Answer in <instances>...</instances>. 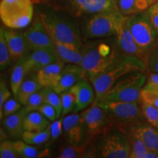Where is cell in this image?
<instances>
[{"instance_id": "35", "label": "cell", "mask_w": 158, "mask_h": 158, "mask_svg": "<svg viewBox=\"0 0 158 158\" xmlns=\"http://www.w3.org/2000/svg\"><path fill=\"white\" fill-rule=\"evenodd\" d=\"M44 102V94H43L42 89H41L40 90L35 92L29 97L24 105V107L27 110V111L31 112L33 110H37L40 108V106Z\"/></svg>"}, {"instance_id": "40", "label": "cell", "mask_w": 158, "mask_h": 158, "mask_svg": "<svg viewBox=\"0 0 158 158\" xmlns=\"http://www.w3.org/2000/svg\"><path fill=\"white\" fill-rule=\"evenodd\" d=\"M147 68L150 72L158 73V44L150 52L147 61Z\"/></svg>"}, {"instance_id": "29", "label": "cell", "mask_w": 158, "mask_h": 158, "mask_svg": "<svg viewBox=\"0 0 158 158\" xmlns=\"http://www.w3.org/2000/svg\"><path fill=\"white\" fill-rule=\"evenodd\" d=\"M127 135V138H129L130 143V158H146L149 149L147 146L144 144L143 141L140 138L136 137L135 135H133L132 133L127 131V133H124Z\"/></svg>"}, {"instance_id": "33", "label": "cell", "mask_w": 158, "mask_h": 158, "mask_svg": "<svg viewBox=\"0 0 158 158\" xmlns=\"http://www.w3.org/2000/svg\"><path fill=\"white\" fill-rule=\"evenodd\" d=\"M144 119L149 124L158 129V108L146 102H139Z\"/></svg>"}, {"instance_id": "5", "label": "cell", "mask_w": 158, "mask_h": 158, "mask_svg": "<svg viewBox=\"0 0 158 158\" xmlns=\"http://www.w3.org/2000/svg\"><path fill=\"white\" fill-rule=\"evenodd\" d=\"M127 19L120 10L102 12L94 14L84 27V35L86 39L103 38L116 35L122 23Z\"/></svg>"}, {"instance_id": "46", "label": "cell", "mask_w": 158, "mask_h": 158, "mask_svg": "<svg viewBox=\"0 0 158 158\" xmlns=\"http://www.w3.org/2000/svg\"><path fill=\"white\" fill-rule=\"evenodd\" d=\"M155 1V2H158V0H154Z\"/></svg>"}, {"instance_id": "45", "label": "cell", "mask_w": 158, "mask_h": 158, "mask_svg": "<svg viewBox=\"0 0 158 158\" xmlns=\"http://www.w3.org/2000/svg\"><path fill=\"white\" fill-rule=\"evenodd\" d=\"M7 136H8V134H7L6 130L4 129V127L2 126L1 128H0V140L1 141H5L7 139Z\"/></svg>"}, {"instance_id": "38", "label": "cell", "mask_w": 158, "mask_h": 158, "mask_svg": "<svg viewBox=\"0 0 158 158\" xmlns=\"http://www.w3.org/2000/svg\"><path fill=\"white\" fill-rule=\"evenodd\" d=\"M139 102H146L158 108V92L143 89L140 95Z\"/></svg>"}, {"instance_id": "36", "label": "cell", "mask_w": 158, "mask_h": 158, "mask_svg": "<svg viewBox=\"0 0 158 158\" xmlns=\"http://www.w3.org/2000/svg\"><path fill=\"white\" fill-rule=\"evenodd\" d=\"M22 104L15 99L10 98L4 103L2 108L0 109V118L2 119L3 117L11 115L15 113L21 108Z\"/></svg>"}, {"instance_id": "37", "label": "cell", "mask_w": 158, "mask_h": 158, "mask_svg": "<svg viewBox=\"0 0 158 158\" xmlns=\"http://www.w3.org/2000/svg\"><path fill=\"white\" fill-rule=\"evenodd\" d=\"M0 157L1 158H18L21 157L13 146V141H1L0 143Z\"/></svg>"}, {"instance_id": "25", "label": "cell", "mask_w": 158, "mask_h": 158, "mask_svg": "<svg viewBox=\"0 0 158 158\" xmlns=\"http://www.w3.org/2000/svg\"><path fill=\"white\" fill-rule=\"evenodd\" d=\"M50 122V120L38 110H33L25 116L23 121V128L26 131H42L48 127Z\"/></svg>"}, {"instance_id": "20", "label": "cell", "mask_w": 158, "mask_h": 158, "mask_svg": "<svg viewBox=\"0 0 158 158\" xmlns=\"http://www.w3.org/2000/svg\"><path fill=\"white\" fill-rule=\"evenodd\" d=\"M65 63L59 60L47 65L37 72V76L43 87L54 88L60 79Z\"/></svg>"}, {"instance_id": "43", "label": "cell", "mask_w": 158, "mask_h": 158, "mask_svg": "<svg viewBox=\"0 0 158 158\" xmlns=\"http://www.w3.org/2000/svg\"><path fill=\"white\" fill-rule=\"evenodd\" d=\"M143 89L158 92V73H152L147 75V78Z\"/></svg>"}, {"instance_id": "17", "label": "cell", "mask_w": 158, "mask_h": 158, "mask_svg": "<svg viewBox=\"0 0 158 158\" xmlns=\"http://www.w3.org/2000/svg\"><path fill=\"white\" fill-rule=\"evenodd\" d=\"M76 98V108L75 113H78L87 108L95 100V91L93 85H91L87 80H82L70 89Z\"/></svg>"}, {"instance_id": "41", "label": "cell", "mask_w": 158, "mask_h": 158, "mask_svg": "<svg viewBox=\"0 0 158 158\" xmlns=\"http://www.w3.org/2000/svg\"><path fill=\"white\" fill-rule=\"evenodd\" d=\"M49 127H50L51 140L55 141L64 132V130H63L62 118L55 120V121L52 122V123L49 124Z\"/></svg>"}, {"instance_id": "27", "label": "cell", "mask_w": 158, "mask_h": 158, "mask_svg": "<svg viewBox=\"0 0 158 158\" xmlns=\"http://www.w3.org/2000/svg\"><path fill=\"white\" fill-rule=\"evenodd\" d=\"M13 143L21 157L37 158L46 157L49 155L48 149L40 150L37 147H34V145H31L23 141H13Z\"/></svg>"}, {"instance_id": "16", "label": "cell", "mask_w": 158, "mask_h": 158, "mask_svg": "<svg viewBox=\"0 0 158 158\" xmlns=\"http://www.w3.org/2000/svg\"><path fill=\"white\" fill-rule=\"evenodd\" d=\"M63 130L70 144H79L86 134L81 114L73 113L62 118Z\"/></svg>"}, {"instance_id": "31", "label": "cell", "mask_w": 158, "mask_h": 158, "mask_svg": "<svg viewBox=\"0 0 158 158\" xmlns=\"http://www.w3.org/2000/svg\"><path fill=\"white\" fill-rule=\"evenodd\" d=\"M86 155V148L79 144H71L62 147L59 150V158H80L84 157Z\"/></svg>"}, {"instance_id": "8", "label": "cell", "mask_w": 158, "mask_h": 158, "mask_svg": "<svg viewBox=\"0 0 158 158\" xmlns=\"http://www.w3.org/2000/svg\"><path fill=\"white\" fill-rule=\"evenodd\" d=\"M127 23L136 43L149 56L158 44V35L146 11L128 15Z\"/></svg>"}, {"instance_id": "24", "label": "cell", "mask_w": 158, "mask_h": 158, "mask_svg": "<svg viewBox=\"0 0 158 158\" xmlns=\"http://www.w3.org/2000/svg\"><path fill=\"white\" fill-rule=\"evenodd\" d=\"M28 73H29V71L27 62V56H25L18 60L11 73L10 84L11 91L14 96L17 94L23 79Z\"/></svg>"}, {"instance_id": "26", "label": "cell", "mask_w": 158, "mask_h": 158, "mask_svg": "<svg viewBox=\"0 0 158 158\" xmlns=\"http://www.w3.org/2000/svg\"><path fill=\"white\" fill-rule=\"evenodd\" d=\"M154 3V0H118V7L122 14L128 16L145 12Z\"/></svg>"}, {"instance_id": "10", "label": "cell", "mask_w": 158, "mask_h": 158, "mask_svg": "<svg viewBox=\"0 0 158 158\" xmlns=\"http://www.w3.org/2000/svg\"><path fill=\"white\" fill-rule=\"evenodd\" d=\"M86 135L89 138H94L109 129L111 121L105 110L98 104L92 103L90 107L81 113Z\"/></svg>"}, {"instance_id": "42", "label": "cell", "mask_w": 158, "mask_h": 158, "mask_svg": "<svg viewBox=\"0 0 158 158\" xmlns=\"http://www.w3.org/2000/svg\"><path fill=\"white\" fill-rule=\"evenodd\" d=\"M146 13L158 35V2L154 3L149 9L146 10Z\"/></svg>"}, {"instance_id": "30", "label": "cell", "mask_w": 158, "mask_h": 158, "mask_svg": "<svg viewBox=\"0 0 158 158\" xmlns=\"http://www.w3.org/2000/svg\"><path fill=\"white\" fill-rule=\"evenodd\" d=\"M42 91L44 94V101L51 105L56 110L59 116L62 115V100L61 96L53 87H43Z\"/></svg>"}, {"instance_id": "21", "label": "cell", "mask_w": 158, "mask_h": 158, "mask_svg": "<svg viewBox=\"0 0 158 158\" xmlns=\"http://www.w3.org/2000/svg\"><path fill=\"white\" fill-rule=\"evenodd\" d=\"M29 112L25 107L21 108L15 113L2 118V127L6 130L8 136L12 138L22 137L24 131L23 128V121L25 116Z\"/></svg>"}, {"instance_id": "28", "label": "cell", "mask_w": 158, "mask_h": 158, "mask_svg": "<svg viewBox=\"0 0 158 158\" xmlns=\"http://www.w3.org/2000/svg\"><path fill=\"white\" fill-rule=\"evenodd\" d=\"M22 139L26 143L31 145H41L51 139L50 127L45 128L42 131L31 132L24 130L22 135Z\"/></svg>"}, {"instance_id": "7", "label": "cell", "mask_w": 158, "mask_h": 158, "mask_svg": "<svg viewBox=\"0 0 158 158\" xmlns=\"http://www.w3.org/2000/svg\"><path fill=\"white\" fill-rule=\"evenodd\" d=\"M105 110L111 122L119 124L124 128L144 119L139 102H129L110 100H94Z\"/></svg>"}, {"instance_id": "12", "label": "cell", "mask_w": 158, "mask_h": 158, "mask_svg": "<svg viewBox=\"0 0 158 158\" xmlns=\"http://www.w3.org/2000/svg\"><path fill=\"white\" fill-rule=\"evenodd\" d=\"M128 18V16H127ZM127 19L124 21L119 29H118L116 36V45L120 51L124 54L138 57L147 64L148 61V55L138 46L135 39L131 34L127 23Z\"/></svg>"}, {"instance_id": "44", "label": "cell", "mask_w": 158, "mask_h": 158, "mask_svg": "<svg viewBox=\"0 0 158 158\" xmlns=\"http://www.w3.org/2000/svg\"><path fill=\"white\" fill-rule=\"evenodd\" d=\"M11 92L9 90L5 81L2 79L0 81V109L8 99L10 98Z\"/></svg>"}, {"instance_id": "32", "label": "cell", "mask_w": 158, "mask_h": 158, "mask_svg": "<svg viewBox=\"0 0 158 158\" xmlns=\"http://www.w3.org/2000/svg\"><path fill=\"white\" fill-rule=\"evenodd\" d=\"M60 96L62 100V116H66L71 113H75L76 102L74 94L69 89L62 92Z\"/></svg>"}, {"instance_id": "4", "label": "cell", "mask_w": 158, "mask_h": 158, "mask_svg": "<svg viewBox=\"0 0 158 158\" xmlns=\"http://www.w3.org/2000/svg\"><path fill=\"white\" fill-rule=\"evenodd\" d=\"M40 18L51 39L81 49L82 40L74 22L51 12L43 13Z\"/></svg>"}, {"instance_id": "6", "label": "cell", "mask_w": 158, "mask_h": 158, "mask_svg": "<svg viewBox=\"0 0 158 158\" xmlns=\"http://www.w3.org/2000/svg\"><path fill=\"white\" fill-rule=\"evenodd\" d=\"M34 7L31 0H1L0 18L10 29L24 28L32 20Z\"/></svg>"}, {"instance_id": "2", "label": "cell", "mask_w": 158, "mask_h": 158, "mask_svg": "<svg viewBox=\"0 0 158 158\" xmlns=\"http://www.w3.org/2000/svg\"><path fill=\"white\" fill-rule=\"evenodd\" d=\"M81 51L83 59L80 65L88 79L104 72L122 53L117 45L113 48L104 41L89 43L85 47L82 46Z\"/></svg>"}, {"instance_id": "18", "label": "cell", "mask_w": 158, "mask_h": 158, "mask_svg": "<svg viewBox=\"0 0 158 158\" xmlns=\"http://www.w3.org/2000/svg\"><path fill=\"white\" fill-rule=\"evenodd\" d=\"M60 60L54 48H40L32 51L27 55V62L29 73L37 72L39 70Z\"/></svg>"}, {"instance_id": "3", "label": "cell", "mask_w": 158, "mask_h": 158, "mask_svg": "<svg viewBox=\"0 0 158 158\" xmlns=\"http://www.w3.org/2000/svg\"><path fill=\"white\" fill-rule=\"evenodd\" d=\"M147 78V74L145 70L130 73L118 79L101 98L94 100L139 102L141 92L144 87Z\"/></svg>"}, {"instance_id": "1", "label": "cell", "mask_w": 158, "mask_h": 158, "mask_svg": "<svg viewBox=\"0 0 158 158\" xmlns=\"http://www.w3.org/2000/svg\"><path fill=\"white\" fill-rule=\"evenodd\" d=\"M147 68L141 59L122 53L104 72L89 79L95 91V100L101 98L122 77L135 71L145 70Z\"/></svg>"}, {"instance_id": "23", "label": "cell", "mask_w": 158, "mask_h": 158, "mask_svg": "<svg viewBox=\"0 0 158 158\" xmlns=\"http://www.w3.org/2000/svg\"><path fill=\"white\" fill-rule=\"evenodd\" d=\"M43 86L39 81L37 74H31L26 76L20 86L15 98L24 106L31 94L43 89Z\"/></svg>"}, {"instance_id": "14", "label": "cell", "mask_w": 158, "mask_h": 158, "mask_svg": "<svg viewBox=\"0 0 158 158\" xmlns=\"http://www.w3.org/2000/svg\"><path fill=\"white\" fill-rule=\"evenodd\" d=\"M86 79V73L80 64H68L64 66L58 84L54 89L60 94L62 92L70 89L80 81Z\"/></svg>"}, {"instance_id": "11", "label": "cell", "mask_w": 158, "mask_h": 158, "mask_svg": "<svg viewBox=\"0 0 158 158\" xmlns=\"http://www.w3.org/2000/svg\"><path fill=\"white\" fill-rule=\"evenodd\" d=\"M23 35L29 48L31 51L40 48H54L52 39L43 25L40 18H36L32 24L26 29Z\"/></svg>"}, {"instance_id": "39", "label": "cell", "mask_w": 158, "mask_h": 158, "mask_svg": "<svg viewBox=\"0 0 158 158\" xmlns=\"http://www.w3.org/2000/svg\"><path fill=\"white\" fill-rule=\"evenodd\" d=\"M37 110L40 112L43 116H45L51 122H54L59 117L55 108L53 107L51 105L46 103V102H44L41 105Z\"/></svg>"}, {"instance_id": "34", "label": "cell", "mask_w": 158, "mask_h": 158, "mask_svg": "<svg viewBox=\"0 0 158 158\" xmlns=\"http://www.w3.org/2000/svg\"><path fill=\"white\" fill-rule=\"evenodd\" d=\"M11 55L7 46L6 39L4 35L2 27L0 29V68L1 70H5L10 62Z\"/></svg>"}, {"instance_id": "22", "label": "cell", "mask_w": 158, "mask_h": 158, "mask_svg": "<svg viewBox=\"0 0 158 158\" xmlns=\"http://www.w3.org/2000/svg\"><path fill=\"white\" fill-rule=\"evenodd\" d=\"M52 40L54 51L61 61L68 64H81L83 59L81 49L64 44L57 40Z\"/></svg>"}, {"instance_id": "9", "label": "cell", "mask_w": 158, "mask_h": 158, "mask_svg": "<svg viewBox=\"0 0 158 158\" xmlns=\"http://www.w3.org/2000/svg\"><path fill=\"white\" fill-rule=\"evenodd\" d=\"M130 143L127 135L118 130L106 133L99 148V157L127 158L130 154Z\"/></svg>"}, {"instance_id": "13", "label": "cell", "mask_w": 158, "mask_h": 158, "mask_svg": "<svg viewBox=\"0 0 158 158\" xmlns=\"http://www.w3.org/2000/svg\"><path fill=\"white\" fill-rule=\"evenodd\" d=\"M78 14H97L102 12L119 10L118 0H69Z\"/></svg>"}, {"instance_id": "15", "label": "cell", "mask_w": 158, "mask_h": 158, "mask_svg": "<svg viewBox=\"0 0 158 158\" xmlns=\"http://www.w3.org/2000/svg\"><path fill=\"white\" fill-rule=\"evenodd\" d=\"M125 129V128H124ZM125 131L141 140L149 149L158 151V129L143 120L132 124Z\"/></svg>"}, {"instance_id": "19", "label": "cell", "mask_w": 158, "mask_h": 158, "mask_svg": "<svg viewBox=\"0 0 158 158\" xmlns=\"http://www.w3.org/2000/svg\"><path fill=\"white\" fill-rule=\"evenodd\" d=\"M3 29L12 59L19 60L28 55L27 52L29 48L23 33L11 29Z\"/></svg>"}]
</instances>
